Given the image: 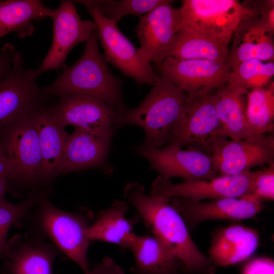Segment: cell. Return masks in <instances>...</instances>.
I'll return each instance as SVG.
<instances>
[{"instance_id": "7", "label": "cell", "mask_w": 274, "mask_h": 274, "mask_svg": "<svg viewBox=\"0 0 274 274\" xmlns=\"http://www.w3.org/2000/svg\"><path fill=\"white\" fill-rule=\"evenodd\" d=\"M33 114L0 131V146L15 166L8 191L14 184L22 185L32 187L36 193V187L42 184V155Z\"/></svg>"}, {"instance_id": "31", "label": "cell", "mask_w": 274, "mask_h": 274, "mask_svg": "<svg viewBox=\"0 0 274 274\" xmlns=\"http://www.w3.org/2000/svg\"><path fill=\"white\" fill-rule=\"evenodd\" d=\"M173 2L170 0H93L103 16L117 23L126 15H132L140 17L160 5Z\"/></svg>"}, {"instance_id": "33", "label": "cell", "mask_w": 274, "mask_h": 274, "mask_svg": "<svg viewBox=\"0 0 274 274\" xmlns=\"http://www.w3.org/2000/svg\"><path fill=\"white\" fill-rule=\"evenodd\" d=\"M240 274H274V260L267 256L251 257L244 261Z\"/></svg>"}, {"instance_id": "14", "label": "cell", "mask_w": 274, "mask_h": 274, "mask_svg": "<svg viewBox=\"0 0 274 274\" xmlns=\"http://www.w3.org/2000/svg\"><path fill=\"white\" fill-rule=\"evenodd\" d=\"M45 238L25 232L8 239L1 274H53L60 252Z\"/></svg>"}, {"instance_id": "10", "label": "cell", "mask_w": 274, "mask_h": 274, "mask_svg": "<svg viewBox=\"0 0 274 274\" xmlns=\"http://www.w3.org/2000/svg\"><path fill=\"white\" fill-rule=\"evenodd\" d=\"M22 57L0 80V131L44 107L47 100L38 86L35 70L23 66Z\"/></svg>"}, {"instance_id": "17", "label": "cell", "mask_w": 274, "mask_h": 274, "mask_svg": "<svg viewBox=\"0 0 274 274\" xmlns=\"http://www.w3.org/2000/svg\"><path fill=\"white\" fill-rule=\"evenodd\" d=\"M207 154L211 157L217 175H238L254 167L273 163L274 140L259 144L220 136L210 146Z\"/></svg>"}, {"instance_id": "24", "label": "cell", "mask_w": 274, "mask_h": 274, "mask_svg": "<svg viewBox=\"0 0 274 274\" xmlns=\"http://www.w3.org/2000/svg\"><path fill=\"white\" fill-rule=\"evenodd\" d=\"M41 148L42 184H47L57 174L58 167L68 133L51 114L47 107L33 114Z\"/></svg>"}, {"instance_id": "22", "label": "cell", "mask_w": 274, "mask_h": 274, "mask_svg": "<svg viewBox=\"0 0 274 274\" xmlns=\"http://www.w3.org/2000/svg\"><path fill=\"white\" fill-rule=\"evenodd\" d=\"M258 231L241 224H232L217 230L209 250V258L215 266L225 267L248 260L257 250Z\"/></svg>"}, {"instance_id": "19", "label": "cell", "mask_w": 274, "mask_h": 274, "mask_svg": "<svg viewBox=\"0 0 274 274\" xmlns=\"http://www.w3.org/2000/svg\"><path fill=\"white\" fill-rule=\"evenodd\" d=\"M53 117L62 125L91 130L114 127L119 113L106 103L81 95L60 98L47 107Z\"/></svg>"}, {"instance_id": "23", "label": "cell", "mask_w": 274, "mask_h": 274, "mask_svg": "<svg viewBox=\"0 0 274 274\" xmlns=\"http://www.w3.org/2000/svg\"><path fill=\"white\" fill-rule=\"evenodd\" d=\"M127 212L126 203L119 200L99 211L87 232L91 241H103L117 245L123 250L128 249L135 235L133 228L141 218L138 214L128 218Z\"/></svg>"}, {"instance_id": "34", "label": "cell", "mask_w": 274, "mask_h": 274, "mask_svg": "<svg viewBox=\"0 0 274 274\" xmlns=\"http://www.w3.org/2000/svg\"><path fill=\"white\" fill-rule=\"evenodd\" d=\"M243 5L257 13L261 20L274 31L273 0L246 1Z\"/></svg>"}, {"instance_id": "26", "label": "cell", "mask_w": 274, "mask_h": 274, "mask_svg": "<svg viewBox=\"0 0 274 274\" xmlns=\"http://www.w3.org/2000/svg\"><path fill=\"white\" fill-rule=\"evenodd\" d=\"M53 10L40 0H8L0 2V39L14 32L20 38L34 32L33 21L51 17Z\"/></svg>"}, {"instance_id": "32", "label": "cell", "mask_w": 274, "mask_h": 274, "mask_svg": "<svg viewBox=\"0 0 274 274\" xmlns=\"http://www.w3.org/2000/svg\"><path fill=\"white\" fill-rule=\"evenodd\" d=\"M260 200L274 199V162L262 170H256L252 193Z\"/></svg>"}, {"instance_id": "30", "label": "cell", "mask_w": 274, "mask_h": 274, "mask_svg": "<svg viewBox=\"0 0 274 274\" xmlns=\"http://www.w3.org/2000/svg\"><path fill=\"white\" fill-rule=\"evenodd\" d=\"M41 195L29 193L22 201L13 203L5 199L0 201V260L5 257V249L8 241L7 236L11 227L17 226L37 205Z\"/></svg>"}, {"instance_id": "5", "label": "cell", "mask_w": 274, "mask_h": 274, "mask_svg": "<svg viewBox=\"0 0 274 274\" xmlns=\"http://www.w3.org/2000/svg\"><path fill=\"white\" fill-rule=\"evenodd\" d=\"M180 10L178 30L203 37L227 48L240 22L258 15L236 0H184Z\"/></svg>"}, {"instance_id": "29", "label": "cell", "mask_w": 274, "mask_h": 274, "mask_svg": "<svg viewBox=\"0 0 274 274\" xmlns=\"http://www.w3.org/2000/svg\"><path fill=\"white\" fill-rule=\"evenodd\" d=\"M274 75L273 61L245 60L231 71L229 83L248 91L267 86Z\"/></svg>"}, {"instance_id": "25", "label": "cell", "mask_w": 274, "mask_h": 274, "mask_svg": "<svg viewBox=\"0 0 274 274\" xmlns=\"http://www.w3.org/2000/svg\"><path fill=\"white\" fill-rule=\"evenodd\" d=\"M128 249L135 262L131 274H176L184 267L177 257L150 233L135 234Z\"/></svg>"}, {"instance_id": "13", "label": "cell", "mask_w": 274, "mask_h": 274, "mask_svg": "<svg viewBox=\"0 0 274 274\" xmlns=\"http://www.w3.org/2000/svg\"><path fill=\"white\" fill-rule=\"evenodd\" d=\"M168 198L181 215L189 230L206 221H239L253 218L263 209L262 201L252 194L206 202L194 201L179 197Z\"/></svg>"}, {"instance_id": "8", "label": "cell", "mask_w": 274, "mask_h": 274, "mask_svg": "<svg viewBox=\"0 0 274 274\" xmlns=\"http://www.w3.org/2000/svg\"><path fill=\"white\" fill-rule=\"evenodd\" d=\"M213 91L189 97L168 135L166 146L187 147L207 154L210 146L217 138L226 136L216 112Z\"/></svg>"}, {"instance_id": "36", "label": "cell", "mask_w": 274, "mask_h": 274, "mask_svg": "<svg viewBox=\"0 0 274 274\" xmlns=\"http://www.w3.org/2000/svg\"><path fill=\"white\" fill-rule=\"evenodd\" d=\"M124 269L111 257H104L85 274H124Z\"/></svg>"}, {"instance_id": "16", "label": "cell", "mask_w": 274, "mask_h": 274, "mask_svg": "<svg viewBox=\"0 0 274 274\" xmlns=\"http://www.w3.org/2000/svg\"><path fill=\"white\" fill-rule=\"evenodd\" d=\"M150 163V168L164 179L180 178L183 181L209 179L218 176L211 157L200 150L177 146L137 152Z\"/></svg>"}, {"instance_id": "27", "label": "cell", "mask_w": 274, "mask_h": 274, "mask_svg": "<svg viewBox=\"0 0 274 274\" xmlns=\"http://www.w3.org/2000/svg\"><path fill=\"white\" fill-rule=\"evenodd\" d=\"M228 48L224 45L200 36L178 30L167 57L206 59L228 64Z\"/></svg>"}, {"instance_id": "39", "label": "cell", "mask_w": 274, "mask_h": 274, "mask_svg": "<svg viewBox=\"0 0 274 274\" xmlns=\"http://www.w3.org/2000/svg\"><path fill=\"white\" fill-rule=\"evenodd\" d=\"M176 274H192L190 272L186 270L184 267L182 268L178 273Z\"/></svg>"}, {"instance_id": "6", "label": "cell", "mask_w": 274, "mask_h": 274, "mask_svg": "<svg viewBox=\"0 0 274 274\" xmlns=\"http://www.w3.org/2000/svg\"><path fill=\"white\" fill-rule=\"evenodd\" d=\"M84 6L95 24L98 40L104 49L103 55L109 62L125 76L140 84L153 85L159 78L151 63L145 60L139 48L120 30L117 23L103 16L93 0L74 1Z\"/></svg>"}, {"instance_id": "9", "label": "cell", "mask_w": 274, "mask_h": 274, "mask_svg": "<svg viewBox=\"0 0 274 274\" xmlns=\"http://www.w3.org/2000/svg\"><path fill=\"white\" fill-rule=\"evenodd\" d=\"M255 175L256 170H250L235 176H218L178 183L158 176L152 183L150 194L165 198L179 197L194 201L241 197L252 193Z\"/></svg>"}, {"instance_id": "15", "label": "cell", "mask_w": 274, "mask_h": 274, "mask_svg": "<svg viewBox=\"0 0 274 274\" xmlns=\"http://www.w3.org/2000/svg\"><path fill=\"white\" fill-rule=\"evenodd\" d=\"M171 4L160 5L140 17L135 27L139 52L150 63L160 64L167 57L178 32L180 10Z\"/></svg>"}, {"instance_id": "21", "label": "cell", "mask_w": 274, "mask_h": 274, "mask_svg": "<svg viewBox=\"0 0 274 274\" xmlns=\"http://www.w3.org/2000/svg\"><path fill=\"white\" fill-rule=\"evenodd\" d=\"M274 31L258 15L247 18L238 25L232 38L228 64L231 71L240 62L249 59L273 61Z\"/></svg>"}, {"instance_id": "35", "label": "cell", "mask_w": 274, "mask_h": 274, "mask_svg": "<svg viewBox=\"0 0 274 274\" xmlns=\"http://www.w3.org/2000/svg\"><path fill=\"white\" fill-rule=\"evenodd\" d=\"M22 57L11 45L7 44L0 54V80L8 75L15 63Z\"/></svg>"}, {"instance_id": "2", "label": "cell", "mask_w": 274, "mask_h": 274, "mask_svg": "<svg viewBox=\"0 0 274 274\" xmlns=\"http://www.w3.org/2000/svg\"><path fill=\"white\" fill-rule=\"evenodd\" d=\"M63 67L56 80L42 89L45 94L59 98L75 95L91 97L119 114L128 109L122 98L123 81L113 74L100 52L96 31L86 42L81 57L71 66Z\"/></svg>"}, {"instance_id": "28", "label": "cell", "mask_w": 274, "mask_h": 274, "mask_svg": "<svg viewBox=\"0 0 274 274\" xmlns=\"http://www.w3.org/2000/svg\"><path fill=\"white\" fill-rule=\"evenodd\" d=\"M246 115L247 122L256 133L264 135L274 130V84L248 91Z\"/></svg>"}, {"instance_id": "40", "label": "cell", "mask_w": 274, "mask_h": 274, "mask_svg": "<svg viewBox=\"0 0 274 274\" xmlns=\"http://www.w3.org/2000/svg\"><path fill=\"white\" fill-rule=\"evenodd\" d=\"M0 274H1V273H0Z\"/></svg>"}, {"instance_id": "18", "label": "cell", "mask_w": 274, "mask_h": 274, "mask_svg": "<svg viewBox=\"0 0 274 274\" xmlns=\"http://www.w3.org/2000/svg\"><path fill=\"white\" fill-rule=\"evenodd\" d=\"M115 128H76L68 134L57 174L105 164Z\"/></svg>"}, {"instance_id": "4", "label": "cell", "mask_w": 274, "mask_h": 274, "mask_svg": "<svg viewBox=\"0 0 274 274\" xmlns=\"http://www.w3.org/2000/svg\"><path fill=\"white\" fill-rule=\"evenodd\" d=\"M189 99L175 84L159 76L140 104L118 114L115 129L133 125L143 129L145 139L135 147L136 152L160 148Z\"/></svg>"}, {"instance_id": "11", "label": "cell", "mask_w": 274, "mask_h": 274, "mask_svg": "<svg viewBox=\"0 0 274 274\" xmlns=\"http://www.w3.org/2000/svg\"><path fill=\"white\" fill-rule=\"evenodd\" d=\"M162 77L171 82L189 97L213 91L229 83L228 64L206 60L166 58L156 64Z\"/></svg>"}, {"instance_id": "3", "label": "cell", "mask_w": 274, "mask_h": 274, "mask_svg": "<svg viewBox=\"0 0 274 274\" xmlns=\"http://www.w3.org/2000/svg\"><path fill=\"white\" fill-rule=\"evenodd\" d=\"M94 217L92 211L85 207L75 212L61 210L48 199L46 194H42L37 205L17 226H26V232L49 239L85 274L90 269L87 253L91 241L87 232Z\"/></svg>"}, {"instance_id": "38", "label": "cell", "mask_w": 274, "mask_h": 274, "mask_svg": "<svg viewBox=\"0 0 274 274\" xmlns=\"http://www.w3.org/2000/svg\"><path fill=\"white\" fill-rule=\"evenodd\" d=\"M8 189V185L7 180L0 176V201L5 199V195Z\"/></svg>"}, {"instance_id": "1", "label": "cell", "mask_w": 274, "mask_h": 274, "mask_svg": "<svg viewBox=\"0 0 274 274\" xmlns=\"http://www.w3.org/2000/svg\"><path fill=\"white\" fill-rule=\"evenodd\" d=\"M124 198L134 207L146 226L192 274H214L216 267L198 248L181 215L169 198L148 195L137 182L127 184Z\"/></svg>"}, {"instance_id": "12", "label": "cell", "mask_w": 274, "mask_h": 274, "mask_svg": "<svg viewBox=\"0 0 274 274\" xmlns=\"http://www.w3.org/2000/svg\"><path fill=\"white\" fill-rule=\"evenodd\" d=\"M51 18L52 43L42 63L35 70L37 77L45 72L58 71L65 65L71 50L78 44L86 42L96 31L93 21L81 19L71 1H61L60 6L53 10Z\"/></svg>"}, {"instance_id": "37", "label": "cell", "mask_w": 274, "mask_h": 274, "mask_svg": "<svg viewBox=\"0 0 274 274\" xmlns=\"http://www.w3.org/2000/svg\"><path fill=\"white\" fill-rule=\"evenodd\" d=\"M15 175V166L7 156L0 146V176L6 179L8 186L13 181Z\"/></svg>"}, {"instance_id": "20", "label": "cell", "mask_w": 274, "mask_h": 274, "mask_svg": "<svg viewBox=\"0 0 274 274\" xmlns=\"http://www.w3.org/2000/svg\"><path fill=\"white\" fill-rule=\"evenodd\" d=\"M248 92L230 83L213 91L216 110L223 133L235 141L247 140L264 144L274 140L273 136L257 134L250 127L246 115Z\"/></svg>"}]
</instances>
